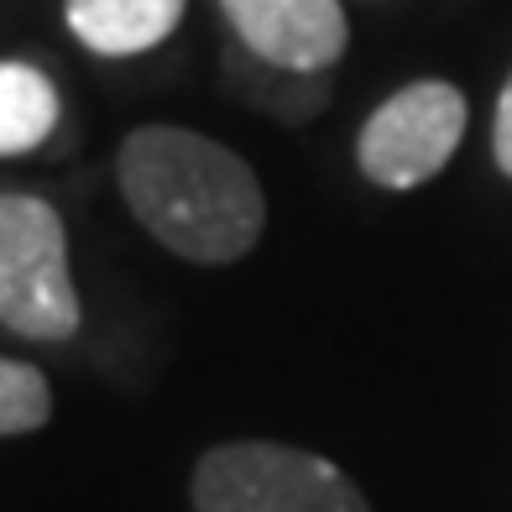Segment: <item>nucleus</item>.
I'll return each instance as SVG.
<instances>
[{
	"label": "nucleus",
	"mask_w": 512,
	"mask_h": 512,
	"mask_svg": "<svg viewBox=\"0 0 512 512\" xmlns=\"http://www.w3.org/2000/svg\"><path fill=\"white\" fill-rule=\"evenodd\" d=\"M115 178L131 215L183 262L220 267L262 241L267 194L251 162L199 131L136 126L121 142Z\"/></svg>",
	"instance_id": "f257e3e1"
},
{
	"label": "nucleus",
	"mask_w": 512,
	"mask_h": 512,
	"mask_svg": "<svg viewBox=\"0 0 512 512\" xmlns=\"http://www.w3.org/2000/svg\"><path fill=\"white\" fill-rule=\"evenodd\" d=\"M194 512H371L335 460L277 439L215 445L189 481Z\"/></svg>",
	"instance_id": "f03ea898"
},
{
	"label": "nucleus",
	"mask_w": 512,
	"mask_h": 512,
	"mask_svg": "<svg viewBox=\"0 0 512 512\" xmlns=\"http://www.w3.org/2000/svg\"><path fill=\"white\" fill-rule=\"evenodd\" d=\"M79 319L63 215L37 194H0V330L58 345Z\"/></svg>",
	"instance_id": "7ed1b4c3"
},
{
	"label": "nucleus",
	"mask_w": 512,
	"mask_h": 512,
	"mask_svg": "<svg viewBox=\"0 0 512 512\" xmlns=\"http://www.w3.org/2000/svg\"><path fill=\"white\" fill-rule=\"evenodd\" d=\"M465 136V95L445 79H418L371 110L356 162L377 189H418L455 157Z\"/></svg>",
	"instance_id": "20e7f679"
},
{
	"label": "nucleus",
	"mask_w": 512,
	"mask_h": 512,
	"mask_svg": "<svg viewBox=\"0 0 512 512\" xmlns=\"http://www.w3.org/2000/svg\"><path fill=\"white\" fill-rule=\"evenodd\" d=\"M241 48L293 74H330L351 48L340 0H220Z\"/></svg>",
	"instance_id": "39448f33"
},
{
	"label": "nucleus",
	"mask_w": 512,
	"mask_h": 512,
	"mask_svg": "<svg viewBox=\"0 0 512 512\" xmlns=\"http://www.w3.org/2000/svg\"><path fill=\"white\" fill-rule=\"evenodd\" d=\"M189 0H63V21L89 53L136 58L168 42Z\"/></svg>",
	"instance_id": "423d86ee"
},
{
	"label": "nucleus",
	"mask_w": 512,
	"mask_h": 512,
	"mask_svg": "<svg viewBox=\"0 0 512 512\" xmlns=\"http://www.w3.org/2000/svg\"><path fill=\"white\" fill-rule=\"evenodd\" d=\"M58 89L32 63L0 58V157H27L58 131Z\"/></svg>",
	"instance_id": "0eeeda50"
},
{
	"label": "nucleus",
	"mask_w": 512,
	"mask_h": 512,
	"mask_svg": "<svg viewBox=\"0 0 512 512\" xmlns=\"http://www.w3.org/2000/svg\"><path fill=\"white\" fill-rule=\"evenodd\" d=\"M230 79H236V89L256 110L277 115V121H314V115L324 110V100H330L324 74H293V68H277V63H272V79L267 84L256 79L246 63H230Z\"/></svg>",
	"instance_id": "6e6552de"
},
{
	"label": "nucleus",
	"mask_w": 512,
	"mask_h": 512,
	"mask_svg": "<svg viewBox=\"0 0 512 512\" xmlns=\"http://www.w3.org/2000/svg\"><path fill=\"white\" fill-rule=\"evenodd\" d=\"M53 418L48 377L27 361L0 356V434H32Z\"/></svg>",
	"instance_id": "1a4fd4ad"
},
{
	"label": "nucleus",
	"mask_w": 512,
	"mask_h": 512,
	"mask_svg": "<svg viewBox=\"0 0 512 512\" xmlns=\"http://www.w3.org/2000/svg\"><path fill=\"white\" fill-rule=\"evenodd\" d=\"M492 147H497V168L512 178V79L497 100V131H492Z\"/></svg>",
	"instance_id": "9d476101"
}]
</instances>
